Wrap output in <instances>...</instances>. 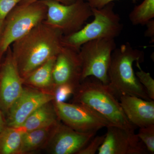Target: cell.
Returning a JSON list of instances; mask_svg holds the SVG:
<instances>
[{"label": "cell", "mask_w": 154, "mask_h": 154, "mask_svg": "<svg viewBox=\"0 0 154 154\" xmlns=\"http://www.w3.org/2000/svg\"><path fill=\"white\" fill-rule=\"evenodd\" d=\"M63 35L61 30L41 22L12 44V55L22 79L60 53Z\"/></svg>", "instance_id": "6da1fadb"}, {"label": "cell", "mask_w": 154, "mask_h": 154, "mask_svg": "<svg viewBox=\"0 0 154 154\" xmlns=\"http://www.w3.org/2000/svg\"><path fill=\"white\" fill-rule=\"evenodd\" d=\"M88 78L80 83L74 91L73 103L87 105L102 115L111 125L135 129L128 121L117 96L108 84Z\"/></svg>", "instance_id": "7a4b0ae2"}, {"label": "cell", "mask_w": 154, "mask_h": 154, "mask_svg": "<svg viewBox=\"0 0 154 154\" xmlns=\"http://www.w3.org/2000/svg\"><path fill=\"white\" fill-rule=\"evenodd\" d=\"M144 58L143 51L134 48L128 42L113 51L108 69V85L117 97L126 94L151 100L137 78L133 68L134 62L140 63Z\"/></svg>", "instance_id": "3957f363"}, {"label": "cell", "mask_w": 154, "mask_h": 154, "mask_svg": "<svg viewBox=\"0 0 154 154\" xmlns=\"http://www.w3.org/2000/svg\"><path fill=\"white\" fill-rule=\"evenodd\" d=\"M114 6L112 2L101 9L91 8L94 20L76 32L63 36V46L79 51L88 42L100 38L115 39L119 36L123 25L119 15L114 12Z\"/></svg>", "instance_id": "277c9868"}, {"label": "cell", "mask_w": 154, "mask_h": 154, "mask_svg": "<svg viewBox=\"0 0 154 154\" xmlns=\"http://www.w3.org/2000/svg\"><path fill=\"white\" fill-rule=\"evenodd\" d=\"M19 5L10 12L5 20L0 36V59L11 44L45 19L47 8L42 1Z\"/></svg>", "instance_id": "5b68a950"}, {"label": "cell", "mask_w": 154, "mask_h": 154, "mask_svg": "<svg viewBox=\"0 0 154 154\" xmlns=\"http://www.w3.org/2000/svg\"><path fill=\"white\" fill-rule=\"evenodd\" d=\"M42 2L47 8L44 23L59 29L66 35L79 30L93 16L92 8L85 0H77L70 5L52 0Z\"/></svg>", "instance_id": "8992f818"}, {"label": "cell", "mask_w": 154, "mask_h": 154, "mask_svg": "<svg viewBox=\"0 0 154 154\" xmlns=\"http://www.w3.org/2000/svg\"><path fill=\"white\" fill-rule=\"evenodd\" d=\"M116 48L115 39L112 38L95 39L83 44L79 51L82 63L81 82L92 77L103 84H109L108 69Z\"/></svg>", "instance_id": "52a82bcc"}, {"label": "cell", "mask_w": 154, "mask_h": 154, "mask_svg": "<svg viewBox=\"0 0 154 154\" xmlns=\"http://www.w3.org/2000/svg\"><path fill=\"white\" fill-rule=\"evenodd\" d=\"M53 102L60 120L77 131L97 132L111 125L102 115L84 104Z\"/></svg>", "instance_id": "ba28073f"}, {"label": "cell", "mask_w": 154, "mask_h": 154, "mask_svg": "<svg viewBox=\"0 0 154 154\" xmlns=\"http://www.w3.org/2000/svg\"><path fill=\"white\" fill-rule=\"evenodd\" d=\"M103 143L98 149L99 154H147V150L134 132L115 125L107 127Z\"/></svg>", "instance_id": "9c48e42d"}, {"label": "cell", "mask_w": 154, "mask_h": 154, "mask_svg": "<svg viewBox=\"0 0 154 154\" xmlns=\"http://www.w3.org/2000/svg\"><path fill=\"white\" fill-rule=\"evenodd\" d=\"M54 100L50 92L30 87L24 88L22 94L8 111V126H22L27 118L39 107Z\"/></svg>", "instance_id": "30bf717a"}, {"label": "cell", "mask_w": 154, "mask_h": 154, "mask_svg": "<svg viewBox=\"0 0 154 154\" xmlns=\"http://www.w3.org/2000/svg\"><path fill=\"white\" fill-rule=\"evenodd\" d=\"M96 133L77 131L60 122L54 131L45 147L51 154H78Z\"/></svg>", "instance_id": "8fae6325"}, {"label": "cell", "mask_w": 154, "mask_h": 154, "mask_svg": "<svg viewBox=\"0 0 154 154\" xmlns=\"http://www.w3.org/2000/svg\"><path fill=\"white\" fill-rule=\"evenodd\" d=\"M82 63L79 51L64 46L56 56L52 72L55 88L62 85L76 88L81 83Z\"/></svg>", "instance_id": "7c38bea8"}, {"label": "cell", "mask_w": 154, "mask_h": 154, "mask_svg": "<svg viewBox=\"0 0 154 154\" xmlns=\"http://www.w3.org/2000/svg\"><path fill=\"white\" fill-rule=\"evenodd\" d=\"M23 79L19 74L12 52L9 53L3 63L0 73V107L8 112L22 94Z\"/></svg>", "instance_id": "4fadbf2b"}, {"label": "cell", "mask_w": 154, "mask_h": 154, "mask_svg": "<svg viewBox=\"0 0 154 154\" xmlns=\"http://www.w3.org/2000/svg\"><path fill=\"white\" fill-rule=\"evenodd\" d=\"M119 97L123 112L134 126L140 128L154 125V100L126 94Z\"/></svg>", "instance_id": "5bb4252c"}, {"label": "cell", "mask_w": 154, "mask_h": 154, "mask_svg": "<svg viewBox=\"0 0 154 154\" xmlns=\"http://www.w3.org/2000/svg\"><path fill=\"white\" fill-rule=\"evenodd\" d=\"M52 101L36 109L19 127L24 132L55 125L60 122Z\"/></svg>", "instance_id": "9a60e30c"}, {"label": "cell", "mask_w": 154, "mask_h": 154, "mask_svg": "<svg viewBox=\"0 0 154 154\" xmlns=\"http://www.w3.org/2000/svg\"><path fill=\"white\" fill-rule=\"evenodd\" d=\"M56 57L50 59L23 79L24 84L31 88L53 94L55 89L52 72Z\"/></svg>", "instance_id": "2e32d148"}, {"label": "cell", "mask_w": 154, "mask_h": 154, "mask_svg": "<svg viewBox=\"0 0 154 154\" xmlns=\"http://www.w3.org/2000/svg\"><path fill=\"white\" fill-rule=\"evenodd\" d=\"M59 123L24 132L22 135L21 154L28 153L45 147L54 131Z\"/></svg>", "instance_id": "e0dca14e"}, {"label": "cell", "mask_w": 154, "mask_h": 154, "mask_svg": "<svg viewBox=\"0 0 154 154\" xmlns=\"http://www.w3.org/2000/svg\"><path fill=\"white\" fill-rule=\"evenodd\" d=\"M24 132L20 127L5 128L0 132V154H21Z\"/></svg>", "instance_id": "ac0fdd59"}, {"label": "cell", "mask_w": 154, "mask_h": 154, "mask_svg": "<svg viewBox=\"0 0 154 154\" xmlns=\"http://www.w3.org/2000/svg\"><path fill=\"white\" fill-rule=\"evenodd\" d=\"M128 17L133 25H146L154 18V0H144L134 7Z\"/></svg>", "instance_id": "d6986e66"}, {"label": "cell", "mask_w": 154, "mask_h": 154, "mask_svg": "<svg viewBox=\"0 0 154 154\" xmlns=\"http://www.w3.org/2000/svg\"><path fill=\"white\" fill-rule=\"evenodd\" d=\"M136 66L139 70L136 72V76L140 82L143 86L149 98L151 100H154V80L150 74L144 71L141 68L140 63L136 62Z\"/></svg>", "instance_id": "ffe728a7"}, {"label": "cell", "mask_w": 154, "mask_h": 154, "mask_svg": "<svg viewBox=\"0 0 154 154\" xmlns=\"http://www.w3.org/2000/svg\"><path fill=\"white\" fill-rule=\"evenodd\" d=\"M138 137L142 142L149 153H154V125L140 128Z\"/></svg>", "instance_id": "44dd1931"}, {"label": "cell", "mask_w": 154, "mask_h": 154, "mask_svg": "<svg viewBox=\"0 0 154 154\" xmlns=\"http://www.w3.org/2000/svg\"><path fill=\"white\" fill-rule=\"evenodd\" d=\"M75 88L69 85H62L57 86L54 91L55 102H65L71 95H73Z\"/></svg>", "instance_id": "7402d4cb"}, {"label": "cell", "mask_w": 154, "mask_h": 154, "mask_svg": "<svg viewBox=\"0 0 154 154\" xmlns=\"http://www.w3.org/2000/svg\"><path fill=\"white\" fill-rule=\"evenodd\" d=\"M105 134L102 136H94L89 143L82 149L78 154H95L98 152L100 146L103 143Z\"/></svg>", "instance_id": "603a6c76"}, {"label": "cell", "mask_w": 154, "mask_h": 154, "mask_svg": "<svg viewBox=\"0 0 154 154\" xmlns=\"http://www.w3.org/2000/svg\"><path fill=\"white\" fill-rule=\"evenodd\" d=\"M22 0H0V19L5 20L6 17Z\"/></svg>", "instance_id": "cb8c5ba5"}, {"label": "cell", "mask_w": 154, "mask_h": 154, "mask_svg": "<svg viewBox=\"0 0 154 154\" xmlns=\"http://www.w3.org/2000/svg\"><path fill=\"white\" fill-rule=\"evenodd\" d=\"M115 1L116 0H89L88 2L91 8L101 9L109 3ZM131 1L135 3L137 0H131Z\"/></svg>", "instance_id": "d4e9b609"}, {"label": "cell", "mask_w": 154, "mask_h": 154, "mask_svg": "<svg viewBox=\"0 0 154 154\" xmlns=\"http://www.w3.org/2000/svg\"><path fill=\"white\" fill-rule=\"evenodd\" d=\"M146 25L147 26V29L145 32V36L150 38L152 42H154V20L153 19L149 21Z\"/></svg>", "instance_id": "484cf974"}, {"label": "cell", "mask_w": 154, "mask_h": 154, "mask_svg": "<svg viewBox=\"0 0 154 154\" xmlns=\"http://www.w3.org/2000/svg\"><path fill=\"white\" fill-rule=\"evenodd\" d=\"M46 1V0H22L19 4H29L36 2L38 1ZM52 1H57L65 5H70L75 2L77 0H52Z\"/></svg>", "instance_id": "4316f807"}, {"label": "cell", "mask_w": 154, "mask_h": 154, "mask_svg": "<svg viewBox=\"0 0 154 154\" xmlns=\"http://www.w3.org/2000/svg\"><path fill=\"white\" fill-rule=\"evenodd\" d=\"M5 122L3 120L2 116L0 112V132L5 128Z\"/></svg>", "instance_id": "83f0119b"}, {"label": "cell", "mask_w": 154, "mask_h": 154, "mask_svg": "<svg viewBox=\"0 0 154 154\" xmlns=\"http://www.w3.org/2000/svg\"><path fill=\"white\" fill-rule=\"evenodd\" d=\"M4 23H5V20L0 19V36H1L3 28H4Z\"/></svg>", "instance_id": "f1b7e54d"}, {"label": "cell", "mask_w": 154, "mask_h": 154, "mask_svg": "<svg viewBox=\"0 0 154 154\" xmlns=\"http://www.w3.org/2000/svg\"><path fill=\"white\" fill-rule=\"evenodd\" d=\"M85 1H87V2H88V1H89V0H85Z\"/></svg>", "instance_id": "f546056e"}]
</instances>
